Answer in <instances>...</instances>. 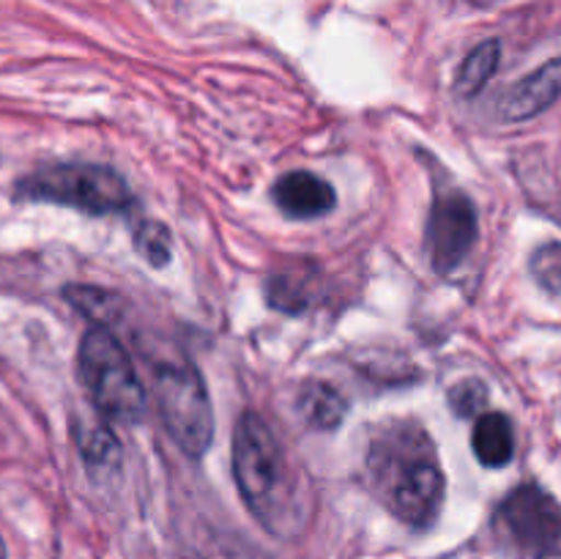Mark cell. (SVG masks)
<instances>
[{
    "label": "cell",
    "instance_id": "5",
    "mask_svg": "<svg viewBox=\"0 0 561 559\" xmlns=\"http://www.w3.org/2000/svg\"><path fill=\"white\" fill-rule=\"evenodd\" d=\"M16 197L38 203H58L77 212L104 217L131 206V192L126 181L104 164H49L36 170L16 184Z\"/></svg>",
    "mask_w": 561,
    "mask_h": 559
},
{
    "label": "cell",
    "instance_id": "6",
    "mask_svg": "<svg viewBox=\"0 0 561 559\" xmlns=\"http://www.w3.org/2000/svg\"><path fill=\"white\" fill-rule=\"evenodd\" d=\"M496 518L504 535L531 557H546L561 546V504L540 486L515 488Z\"/></svg>",
    "mask_w": 561,
    "mask_h": 559
},
{
    "label": "cell",
    "instance_id": "3",
    "mask_svg": "<svg viewBox=\"0 0 561 559\" xmlns=\"http://www.w3.org/2000/svg\"><path fill=\"white\" fill-rule=\"evenodd\" d=\"M80 381L93 406L115 422H135L146 411L148 398L124 345L107 327L88 329L77 354Z\"/></svg>",
    "mask_w": 561,
    "mask_h": 559
},
{
    "label": "cell",
    "instance_id": "16",
    "mask_svg": "<svg viewBox=\"0 0 561 559\" xmlns=\"http://www.w3.org/2000/svg\"><path fill=\"white\" fill-rule=\"evenodd\" d=\"M531 269H535L542 285H548L551 290H561V244L542 247L535 255Z\"/></svg>",
    "mask_w": 561,
    "mask_h": 559
},
{
    "label": "cell",
    "instance_id": "2",
    "mask_svg": "<svg viewBox=\"0 0 561 559\" xmlns=\"http://www.w3.org/2000/svg\"><path fill=\"white\" fill-rule=\"evenodd\" d=\"M373 486L403 524L425 529L444 502V469L436 447L420 425H392L367 449Z\"/></svg>",
    "mask_w": 561,
    "mask_h": 559
},
{
    "label": "cell",
    "instance_id": "8",
    "mask_svg": "<svg viewBox=\"0 0 561 559\" xmlns=\"http://www.w3.org/2000/svg\"><path fill=\"white\" fill-rule=\"evenodd\" d=\"M274 203L279 212H285L294 219H312L321 214L332 212L337 197L329 181L321 175L310 173V170H294V173L283 175L272 190Z\"/></svg>",
    "mask_w": 561,
    "mask_h": 559
},
{
    "label": "cell",
    "instance_id": "4",
    "mask_svg": "<svg viewBox=\"0 0 561 559\" xmlns=\"http://www.w3.org/2000/svg\"><path fill=\"white\" fill-rule=\"evenodd\" d=\"M151 387L170 438L190 458H201L211 444L214 414L197 367L181 356H162L151 367Z\"/></svg>",
    "mask_w": 561,
    "mask_h": 559
},
{
    "label": "cell",
    "instance_id": "13",
    "mask_svg": "<svg viewBox=\"0 0 561 559\" xmlns=\"http://www.w3.org/2000/svg\"><path fill=\"white\" fill-rule=\"evenodd\" d=\"M66 299H69L82 316L96 321V327H107V323H113L115 316H118V301L110 294H104V290L85 288V285H69V288H66Z\"/></svg>",
    "mask_w": 561,
    "mask_h": 559
},
{
    "label": "cell",
    "instance_id": "7",
    "mask_svg": "<svg viewBox=\"0 0 561 559\" xmlns=\"http://www.w3.org/2000/svg\"><path fill=\"white\" fill-rule=\"evenodd\" d=\"M480 236L477 208L463 192H447L433 201L427 219V255L436 272L447 274L463 263Z\"/></svg>",
    "mask_w": 561,
    "mask_h": 559
},
{
    "label": "cell",
    "instance_id": "9",
    "mask_svg": "<svg viewBox=\"0 0 561 559\" xmlns=\"http://www.w3.org/2000/svg\"><path fill=\"white\" fill-rule=\"evenodd\" d=\"M561 96V58L540 66L504 96L502 115L507 121H526L540 115Z\"/></svg>",
    "mask_w": 561,
    "mask_h": 559
},
{
    "label": "cell",
    "instance_id": "11",
    "mask_svg": "<svg viewBox=\"0 0 561 559\" xmlns=\"http://www.w3.org/2000/svg\"><path fill=\"white\" fill-rule=\"evenodd\" d=\"M299 411L307 420V425L318 427V431H332V427L343 422L345 400L332 384H307L301 389Z\"/></svg>",
    "mask_w": 561,
    "mask_h": 559
},
{
    "label": "cell",
    "instance_id": "14",
    "mask_svg": "<svg viewBox=\"0 0 561 559\" xmlns=\"http://www.w3.org/2000/svg\"><path fill=\"white\" fill-rule=\"evenodd\" d=\"M135 250L140 252L142 261L151 263V266H164L170 261V250H173V239H170V230L162 223H140L135 228Z\"/></svg>",
    "mask_w": 561,
    "mask_h": 559
},
{
    "label": "cell",
    "instance_id": "1",
    "mask_svg": "<svg viewBox=\"0 0 561 559\" xmlns=\"http://www.w3.org/2000/svg\"><path fill=\"white\" fill-rule=\"evenodd\" d=\"M233 477L247 510L272 535L290 537L305 526L299 475L268 422L252 411H244L236 422Z\"/></svg>",
    "mask_w": 561,
    "mask_h": 559
},
{
    "label": "cell",
    "instance_id": "17",
    "mask_svg": "<svg viewBox=\"0 0 561 559\" xmlns=\"http://www.w3.org/2000/svg\"><path fill=\"white\" fill-rule=\"evenodd\" d=\"M115 449H118L115 447V438L104 427L91 431L85 436V442H82V453H85L88 460H107L110 455H115Z\"/></svg>",
    "mask_w": 561,
    "mask_h": 559
},
{
    "label": "cell",
    "instance_id": "10",
    "mask_svg": "<svg viewBox=\"0 0 561 559\" xmlns=\"http://www.w3.org/2000/svg\"><path fill=\"white\" fill-rule=\"evenodd\" d=\"M471 447H474L477 460L482 466H488V469H499V466L510 464L515 453V436L510 417L499 414V411L482 414L474 425Z\"/></svg>",
    "mask_w": 561,
    "mask_h": 559
},
{
    "label": "cell",
    "instance_id": "18",
    "mask_svg": "<svg viewBox=\"0 0 561 559\" xmlns=\"http://www.w3.org/2000/svg\"><path fill=\"white\" fill-rule=\"evenodd\" d=\"M0 559H5V546H3V540H0Z\"/></svg>",
    "mask_w": 561,
    "mask_h": 559
},
{
    "label": "cell",
    "instance_id": "15",
    "mask_svg": "<svg viewBox=\"0 0 561 559\" xmlns=\"http://www.w3.org/2000/svg\"><path fill=\"white\" fill-rule=\"evenodd\" d=\"M485 400H488L485 384L474 381V378H469V381H460L458 387H453V392H449V403H453L455 414H460V417L477 414V411L485 406Z\"/></svg>",
    "mask_w": 561,
    "mask_h": 559
},
{
    "label": "cell",
    "instance_id": "12",
    "mask_svg": "<svg viewBox=\"0 0 561 559\" xmlns=\"http://www.w3.org/2000/svg\"><path fill=\"white\" fill-rule=\"evenodd\" d=\"M499 58H502V44L496 38H488L480 47H474L469 53V58L463 60L458 71V80H455V91L463 99L477 96V93L485 88V82L496 75Z\"/></svg>",
    "mask_w": 561,
    "mask_h": 559
}]
</instances>
